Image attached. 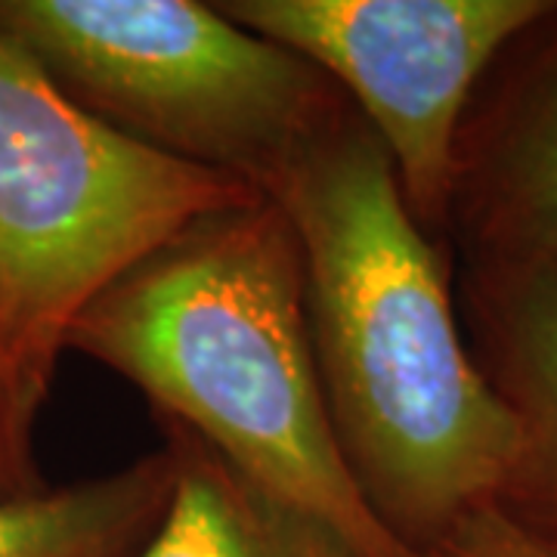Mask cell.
<instances>
[{"instance_id": "1", "label": "cell", "mask_w": 557, "mask_h": 557, "mask_svg": "<svg viewBox=\"0 0 557 557\" xmlns=\"http://www.w3.org/2000/svg\"><path fill=\"white\" fill-rule=\"evenodd\" d=\"M267 196L292 220L319 381L344 461L372 511L412 552L502 498L518 421L461 335L437 239L354 106Z\"/></svg>"}, {"instance_id": "2", "label": "cell", "mask_w": 557, "mask_h": 557, "mask_svg": "<svg viewBox=\"0 0 557 557\" xmlns=\"http://www.w3.org/2000/svg\"><path fill=\"white\" fill-rule=\"evenodd\" d=\"M174 428L357 557H421L372 511L341 453L292 220L270 196L193 223L109 285L72 325Z\"/></svg>"}, {"instance_id": "3", "label": "cell", "mask_w": 557, "mask_h": 557, "mask_svg": "<svg viewBox=\"0 0 557 557\" xmlns=\"http://www.w3.org/2000/svg\"><path fill=\"white\" fill-rule=\"evenodd\" d=\"M263 196L124 137L0 32V406L13 431L32 443L69 332L109 285Z\"/></svg>"}, {"instance_id": "4", "label": "cell", "mask_w": 557, "mask_h": 557, "mask_svg": "<svg viewBox=\"0 0 557 557\" xmlns=\"http://www.w3.org/2000/svg\"><path fill=\"white\" fill-rule=\"evenodd\" d=\"M0 32L124 137L260 193L350 106L214 3L0 0Z\"/></svg>"}, {"instance_id": "5", "label": "cell", "mask_w": 557, "mask_h": 557, "mask_svg": "<svg viewBox=\"0 0 557 557\" xmlns=\"http://www.w3.org/2000/svg\"><path fill=\"white\" fill-rule=\"evenodd\" d=\"M223 16L307 60L394 161L416 223L453 220L458 143L486 75L557 0H218Z\"/></svg>"}, {"instance_id": "6", "label": "cell", "mask_w": 557, "mask_h": 557, "mask_svg": "<svg viewBox=\"0 0 557 557\" xmlns=\"http://www.w3.org/2000/svg\"><path fill=\"white\" fill-rule=\"evenodd\" d=\"M496 65L465 119L449 230L468 263H557V7Z\"/></svg>"}, {"instance_id": "7", "label": "cell", "mask_w": 557, "mask_h": 557, "mask_svg": "<svg viewBox=\"0 0 557 557\" xmlns=\"http://www.w3.org/2000/svg\"><path fill=\"white\" fill-rule=\"evenodd\" d=\"M461 285L471 354L518 421L498 505L557 539V263H465Z\"/></svg>"}, {"instance_id": "8", "label": "cell", "mask_w": 557, "mask_h": 557, "mask_svg": "<svg viewBox=\"0 0 557 557\" xmlns=\"http://www.w3.org/2000/svg\"><path fill=\"white\" fill-rule=\"evenodd\" d=\"M171 449V496L156 530L131 557H357L183 428H174Z\"/></svg>"}, {"instance_id": "9", "label": "cell", "mask_w": 557, "mask_h": 557, "mask_svg": "<svg viewBox=\"0 0 557 557\" xmlns=\"http://www.w3.org/2000/svg\"><path fill=\"white\" fill-rule=\"evenodd\" d=\"M174 483V449L109 478L0 498V557H127L156 530Z\"/></svg>"}, {"instance_id": "10", "label": "cell", "mask_w": 557, "mask_h": 557, "mask_svg": "<svg viewBox=\"0 0 557 557\" xmlns=\"http://www.w3.org/2000/svg\"><path fill=\"white\" fill-rule=\"evenodd\" d=\"M428 557H557V539L493 502L458 520Z\"/></svg>"}, {"instance_id": "11", "label": "cell", "mask_w": 557, "mask_h": 557, "mask_svg": "<svg viewBox=\"0 0 557 557\" xmlns=\"http://www.w3.org/2000/svg\"><path fill=\"white\" fill-rule=\"evenodd\" d=\"M40 483H35L32 471V443L13 431L10 418L0 406V498L28 496L38 493Z\"/></svg>"}]
</instances>
